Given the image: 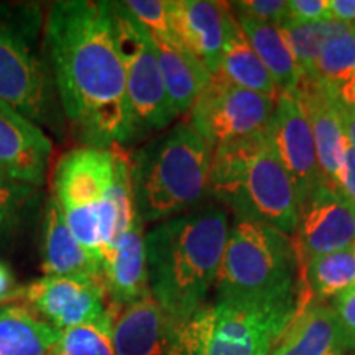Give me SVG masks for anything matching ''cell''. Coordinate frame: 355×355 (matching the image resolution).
<instances>
[{
	"label": "cell",
	"mask_w": 355,
	"mask_h": 355,
	"mask_svg": "<svg viewBox=\"0 0 355 355\" xmlns=\"http://www.w3.org/2000/svg\"><path fill=\"white\" fill-rule=\"evenodd\" d=\"M354 252H355V243H354Z\"/></svg>",
	"instance_id": "74e56055"
},
{
	"label": "cell",
	"mask_w": 355,
	"mask_h": 355,
	"mask_svg": "<svg viewBox=\"0 0 355 355\" xmlns=\"http://www.w3.org/2000/svg\"><path fill=\"white\" fill-rule=\"evenodd\" d=\"M235 86L255 92V94L270 97L277 101L279 89L273 81L272 74L265 68L254 48L247 42L241 25L235 19L234 12L229 21L227 38H225L224 53H222L219 73Z\"/></svg>",
	"instance_id": "603a6c76"
},
{
	"label": "cell",
	"mask_w": 355,
	"mask_h": 355,
	"mask_svg": "<svg viewBox=\"0 0 355 355\" xmlns=\"http://www.w3.org/2000/svg\"><path fill=\"white\" fill-rule=\"evenodd\" d=\"M119 50L125 66L127 96L137 137L163 130L178 117L166 94L152 33L123 8L110 2Z\"/></svg>",
	"instance_id": "9c48e42d"
},
{
	"label": "cell",
	"mask_w": 355,
	"mask_h": 355,
	"mask_svg": "<svg viewBox=\"0 0 355 355\" xmlns=\"http://www.w3.org/2000/svg\"><path fill=\"white\" fill-rule=\"evenodd\" d=\"M21 303L58 331L114 316L104 282L87 277L44 275L21 290Z\"/></svg>",
	"instance_id": "8fae6325"
},
{
	"label": "cell",
	"mask_w": 355,
	"mask_h": 355,
	"mask_svg": "<svg viewBox=\"0 0 355 355\" xmlns=\"http://www.w3.org/2000/svg\"><path fill=\"white\" fill-rule=\"evenodd\" d=\"M209 196L230 207L235 219L265 222L288 235L298 225L295 184L265 132L212 150Z\"/></svg>",
	"instance_id": "5b68a950"
},
{
	"label": "cell",
	"mask_w": 355,
	"mask_h": 355,
	"mask_svg": "<svg viewBox=\"0 0 355 355\" xmlns=\"http://www.w3.org/2000/svg\"><path fill=\"white\" fill-rule=\"evenodd\" d=\"M122 6L152 37L173 38L168 17V0H127Z\"/></svg>",
	"instance_id": "f546056e"
},
{
	"label": "cell",
	"mask_w": 355,
	"mask_h": 355,
	"mask_svg": "<svg viewBox=\"0 0 355 355\" xmlns=\"http://www.w3.org/2000/svg\"><path fill=\"white\" fill-rule=\"evenodd\" d=\"M230 7L234 13L275 26H279L288 19V2L285 0H243L232 2Z\"/></svg>",
	"instance_id": "4dcf8cb0"
},
{
	"label": "cell",
	"mask_w": 355,
	"mask_h": 355,
	"mask_svg": "<svg viewBox=\"0 0 355 355\" xmlns=\"http://www.w3.org/2000/svg\"><path fill=\"white\" fill-rule=\"evenodd\" d=\"M308 304L304 291L263 301L216 298L175 329L168 355H272Z\"/></svg>",
	"instance_id": "8992f818"
},
{
	"label": "cell",
	"mask_w": 355,
	"mask_h": 355,
	"mask_svg": "<svg viewBox=\"0 0 355 355\" xmlns=\"http://www.w3.org/2000/svg\"><path fill=\"white\" fill-rule=\"evenodd\" d=\"M234 15L241 25L247 42L250 43L257 56L272 74L279 92L290 91L298 86L301 81V71L279 26L257 21L250 17L239 15V13H234Z\"/></svg>",
	"instance_id": "d4e9b609"
},
{
	"label": "cell",
	"mask_w": 355,
	"mask_h": 355,
	"mask_svg": "<svg viewBox=\"0 0 355 355\" xmlns=\"http://www.w3.org/2000/svg\"><path fill=\"white\" fill-rule=\"evenodd\" d=\"M273 107L275 101L270 97L245 91L220 74H212L211 83L188 112V122L214 150L217 145L265 132Z\"/></svg>",
	"instance_id": "30bf717a"
},
{
	"label": "cell",
	"mask_w": 355,
	"mask_h": 355,
	"mask_svg": "<svg viewBox=\"0 0 355 355\" xmlns=\"http://www.w3.org/2000/svg\"><path fill=\"white\" fill-rule=\"evenodd\" d=\"M331 306L343 327L349 350H355V288L332 300Z\"/></svg>",
	"instance_id": "d6a6232c"
},
{
	"label": "cell",
	"mask_w": 355,
	"mask_h": 355,
	"mask_svg": "<svg viewBox=\"0 0 355 355\" xmlns=\"http://www.w3.org/2000/svg\"><path fill=\"white\" fill-rule=\"evenodd\" d=\"M53 198L71 232L102 263L114 243L140 219L130 157L122 146L81 145L66 152L53 171Z\"/></svg>",
	"instance_id": "3957f363"
},
{
	"label": "cell",
	"mask_w": 355,
	"mask_h": 355,
	"mask_svg": "<svg viewBox=\"0 0 355 355\" xmlns=\"http://www.w3.org/2000/svg\"><path fill=\"white\" fill-rule=\"evenodd\" d=\"M265 135L295 184L300 206L311 191L324 181L319 171L313 130L296 89L279 92L272 117L265 127Z\"/></svg>",
	"instance_id": "4fadbf2b"
},
{
	"label": "cell",
	"mask_w": 355,
	"mask_h": 355,
	"mask_svg": "<svg viewBox=\"0 0 355 355\" xmlns=\"http://www.w3.org/2000/svg\"><path fill=\"white\" fill-rule=\"evenodd\" d=\"M38 25L37 7L0 6V101L35 123L50 114V84L32 44Z\"/></svg>",
	"instance_id": "ba28073f"
},
{
	"label": "cell",
	"mask_w": 355,
	"mask_h": 355,
	"mask_svg": "<svg viewBox=\"0 0 355 355\" xmlns=\"http://www.w3.org/2000/svg\"><path fill=\"white\" fill-rule=\"evenodd\" d=\"M60 331L24 303L0 306V355H51Z\"/></svg>",
	"instance_id": "7402d4cb"
},
{
	"label": "cell",
	"mask_w": 355,
	"mask_h": 355,
	"mask_svg": "<svg viewBox=\"0 0 355 355\" xmlns=\"http://www.w3.org/2000/svg\"><path fill=\"white\" fill-rule=\"evenodd\" d=\"M303 102L316 144L319 171L322 181L337 191L349 139L340 115V102L314 79L301 76L295 87Z\"/></svg>",
	"instance_id": "2e32d148"
},
{
	"label": "cell",
	"mask_w": 355,
	"mask_h": 355,
	"mask_svg": "<svg viewBox=\"0 0 355 355\" xmlns=\"http://www.w3.org/2000/svg\"><path fill=\"white\" fill-rule=\"evenodd\" d=\"M51 152L42 128L0 101V171L37 189L46 180Z\"/></svg>",
	"instance_id": "9a60e30c"
},
{
	"label": "cell",
	"mask_w": 355,
	"mask_h": 355,
	"mask_svg": "<svg viewBox=\"0 0 355 355\" xmlns=\"http://www.w3.org/2000/svg\"><path fill=\"white\" fill-rule=\"evenodd\" d=\"M166 94L176 115L188 114L211 83L212 74L175 38L153 37Z\"/></svg>",
	"instance_id": "44dd1931"
},
{
	"label": "cell",
	"mask_w": 355,
	"mask_h": 355,
	"mask_svg": "<svg viewBox=\"0 0 355 355\" xmlns=\"http://www.w3.org/2000/svg\"><path fill=\"white\" fill-rule=\"evenodd\" d=\"M345 25L347 24L334 20L303 24V21H295L291 19H286L279 25V30H282L301 71V76H311L322 48Z\"/></svg>",
	"instance_id": "4316f807"
},
{
	"label": "cell",
	"mask_w": 355,
	"mask_h": 355,
	"mask_svg": "<svg viewBox=\"0 0 355 355\" xmlns=\"http://www.w3.org/2000/svg\"><path fill=\"white\" fill-rule=\"evenodd\" d=\"M35 191L32 186L19 183L0 171V242L20 224L26 207L33 201Z\"/></svg>",
	"instance_id": "f1b7e54d"
},
{
	"label": "cell",
	"mask_w": 355,
	"mask_h": 355,
	"mask_svg": "<svg viewBox=\"0 0 355 355\" xmlns=\"http://www.w3.org/2000/svg\"><path fill=\"white\" fill-rule=\"evenodd\" d=\"M340 104L355 107V25L340 28L322 48L311 76Z\"/></svg>",
	"instance_id": "cb8c5ba5"
},
{
	"label": "cell",
	"mask_w": 355,
	"mask_h": 355,
	"mask_svg": "<svg viewBox=\"0 0 355 355\" xmlns=\"http://www.w3.org/2000/svg\"><path fill=\"white\" fill-rule=\"evenodd\" d=\"M112 318L60 331L51 355H115Z\"/></svg>",
	"instance_id": "83f0119b"
},
{
	"label": "cell",
	"mask_w": 355,
	"mask_h": 355,
	"mask_svg": "<svg viewBox=\"0 0 355 355\" xmlns=\"http://www.w3.org/2000/svg\"><path fill=\"white\" fill-rule=\"evenodd\" d=\"M175 327L148 291L132 303L119 306L112 318L115 355H168Z\"/></svg>",
	"instance_id": "e0dca14e"
},
{
	"label": "cell",
	"mask_w": 355,
	"mask_h": 355,
	"mask_svg": "<svg viewBox=\"0 0 355 355\" xmlns=\"http://www.w3.org/2000/svg\"><path fill=\"white\" fill-rule=\"evenodd\" d=\"M331 20L355 25V0H329Z\"/></svg>",
	"instance_id": "d590c367"
},
{
	"label": "cell",
	"mask_w": 355,
	"mask_h": 355,
	"mask_svg": "<svg viewBox=\"0 0 355 355\" xmlns=\"http://www.w3.org/2000/svg\"><path fill=\"white\" fill-rule=\"evenodd\" d=\"M229 229L227 211L207 204L163 220L145 234L150 291L175 329L207 303Z\"/></svg>",
	"instance_id": "7a4b0ae2"
},
{
	"label": "cell",
	"mask_w": 355,
	"mask_h": 355,
	"mask_svg": "<svg viewBox=\"0 0 355 355\" xmlns=\"http://www.w3.org/2000/svg\"><path fill=\"white\" fill-rule=\"evenodd\" d=\"M42 268L44 275L87 277L104 282L102 261L71 232L53 196L44 206Z\"/></svg>",
	"instance_id": "ac0fdd59"
},
{
	"label": "cell",
	"mask_w": 355,
	"mask_h": 355,
	"mask_svg": "<svg viewBox=\"0 0 355 355\" xmlns=\"http://www.w3.org/2000/svg\"><path fill=\"white\" fill-rule=\"evenodd\" d=\"M340 115H343L347 139L350 141V145L355 148V107H347V105L340 104Z\"/></svg>",
	"instance_id": "8d00e7d4"
},
{
	"label": "cell",
	"mask_w": 355,
	"mask_h": 355,
	"mask_svg": "<svg viewBox=\"0 0 355 355\" xmlns=\"http://www.w3.org/2000/svg\"><path fill=\"white\" fill-rule=\"evenodd\" d=\"M301 268L316 257L352 248L355 204L326 183L318 184L298 206V225L291 235Z\"/></svg>",
	"instance_id": "7c38bea8"
},
{
	"label": "cell",
	"mask_w": 355,
	"mask_h": 355,
	"mask_svg": "<svg viewBox=\"0 0 355 355\" xmlns=\"http://www.w3.org/2000/svg\"><path fill=\"white\" fill-rule=\"evenodd\" d=\"M349 347L332 306L311 303L296 314L272 355H345Z\"/></svg>",
	"instance_id": "ffe728a7"
},
{
	"label": "cell",
	"mask_w": 355,
	"mask_h": 355,
	"mask_svg": "<svg viewBox=\"0 0 355 355\" xmlns=\"http://www.w3.org/2000/svg\"><path fill=\"white\" fill-rule=\"evenodd\" d=\"M212 148L189 122L173 125L130 157L141 222L168 220L199 207L211 189Z\"/></svg>",
	"instance_id": "277c9868"
},
{
	"label": "cell",
	"mask_w": 355,
	"mask_h": 355,
	"mask_svg": "<svg viewBox=\"0 0 355 355\" xmlns=\"http://www.w3.org/2000/svg\"><path fill=\"white\" fill-rule=\"evenodd\" d=\"M306 291L311 301L326 303L355 288V252L352 248L316 257L304 265Z\"/></svg>",
	"instance_id": "484cf974"
},
{
	"label": "cell",
	"mask_w": 355,
	"mask_h": 355,
	"mask_svg": "<svg viewBox=\"0 0 355 355\" xmlns=\"http://www.w3.org/2000/svg\"><path fill=\"white\" fill-rule=\"evenodd\" d=\"M44 42L58 96L83 145L123 146L137 139L110 2H55Z\"/></svg>",
	"instance_id": "6da1fadb"
},
{
	"label": "cell",
	"mask_w": 355,
	"mask_h": 355,
	"mask_svg": "<svg viewBox=\"0 0 355 355\" xmlns=\"http://www.w3.org/2000/svg\"><path fill=\"white\" fill-rule=\"evenodd\" d=\"M288 19L303 24L331 20L329 0H290Z\"/></svg>",
	"instance_id": "1f68e13d"
},
{
	"label": "cell",
	"mask_w": 355,
	"mask_h": 355,
	"mask_svg": "<svg viewBox=\"0 0 355 355\" xmlns=\"http://www.w3.org/2000/svg\"><path fill=\"white\" fill-rule=\"evenodd\" d=\"M173 38L193 53L211 74L220 68L232 17L230 3L209 0H168Z\"/></svg>",
	"instance_id": "5bb4252c"
},
{
	"label": "cell",
	"mask_w": 355,
	"mask_h": 355,
	"mask_svg": "<svg viewBox=\"0 0 355 355\" xmlns=\"http://www.w3.org/2000/svg\"><path fill=\"white\" fill-rule=\"evenodd\" d=\"M300 270L291 235L260 220L235 219L214 285L216 298L263 301L300 295Z\"/></svg>",
	"instance_id": "52a82bcc"
},
{
	"label": "cell",
	"mask_w": 355,
	"mask_h": 355,
	"mask_svg": "<svg viewBox=\"0 0 355 355\" xmlns=\"http://www.w3.org/2000/svg\"><path fill=\"white\" fill-rule=\"evenodd\" d=\"M21 290L24 286L19 285L13 270L6 261L0 260V306L20 301Z\"/></svg>",
	"instance_id": "836d02e7"
},
{
	"label": "cell",
	"mask_w": 355,
	"mask_h": 355,
	"mask_svg": "<svg viewBox=\"0 0 355 355\" xmlns=\"http://www.w3.org/2000/svg\"><path fill=\"white\" fill-rule=\"evenodd\" d=\"M104 286L112 306L128 304L150 291L144 222L139 219L104 257Z\"/></svg>",
	"instance_id": "d6986e66"
},
{
	"label": "cell",
	"mask_w": 355,
	"mask_h": 355,
	"mask_svg": "<svg viewBox=\"0 0 355 355\" xmlns=\"http://www.w3.org/2000/svg\"><path fill=\"white\" fill-rule=\"evenodd\" d=\"M337 191H339L343 196L347 198L350 202L355 204V148L350 145V141L347 146V152H345L344 166L343 171H340Z\"/></svg>",
	"instance_id": "e575fe53"
}]
</instances>
